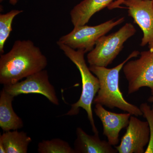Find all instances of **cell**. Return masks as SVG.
<instances>
[{"label":"cell","instance_id":"14","mask_svg":"<svg viewBox=\"0 0 153 153\" xmlns=\"http://www.w3.org/2000/svg\"><path fill=\"white\" fill-rule=\"evenodd\" d=\"M32 141L27 133L18 130L5 132L0 135V143L4 146L6 153H27Z\"/></svg>","mask_w":153,"mask_h":153},{"label":"cell","instance_id":"19","mask_svg":"<svg viewBox=\"0 0 153 153\" xmlns=\"http://www.w3.org/2000/svg\"><path fill=\"white\" fill-rule=\"evenodd\" d=\"M9 1H10V3L11 4L14 5L16 4L18 0H9Z\"/></svg>","mask_w":153,"mask_h":153},{"label":"cell","instance_id":"3","mask_svg":"<svg viewBox=\"0 0 153 153\" xmlns=\"http://www.w3.org/2000/svg\"><path fill=\"white\" fill-rule=\"evenodd\" d=\"M57 44L66 57L78 68L82 80V92L79 100L71 105V109L65 115H76L79 113V108L85 110L92 131L94 134H99L98 129L96 126L94 119L92 104L100 88L99 80L97 76L93 75L89 67L87 66L84 58L85 53L84 50H75L58 41Z\"/></svg>","mask_w":153,"mask_h":153},{"label":"cell","instance_id":"9","mask_svg":"<svg viewBox=\"0 0 153 153\" xmlns=\"http://www.w3.org/2000/svg\"><path fill=\"white\" fill-rule=\"evenodd\" d=\"M123 4L128 10V16L142 30L143 37L140 46L148 44L150 51L153 52L152 0H125Z\"/></svg>","mask_w":153,"mask_h":153},{"label":"cell","instance_id":"2","mask_svg":"<svg viewBox=\"0 0 153 153\" xmlns=\"http://www.w3.org/2000/svg\"><path fill=\"white\" fill-rule=\"evenodd\" d=\"M140 54L138 51H134L122 63L113 68L89 65L90 71L98 78L100 85L93 103L101 104L110 109L117 108L137 117L143 115L140 108L125 99L119 88L121 70L126 62Z\"/></svg>","mask_w":153,"mask_h":153},{"label":"cell","instance_id":"12","mask_svg":"<svg viewBox=\"0 0 153 153\" xmlns=\"http://www.w3.org/2000/svg\"><path fill=\"white\" fill-rule=\"evenodd\" d=\"M14 97L4 88L0 92V127L4 132L20 129L24 126L22 119L13 108Z\"/></svg>","mask_w":153,"mask_h":153},{"label":"cell","instance_id":"7","mask_svg":"<svg viewBox=\"0 0 153 153\" xmlns=\"http://www.w3.org/2000/svg\"><path fill=\"white\" fill-rule=\"evenodd\" d=\"M25 78L15 84L4 85L3 88L15 97L22 94H41L52 104L59 105V99L55 87L49 81L47 70L44 69Z\"/></svg>","mask_w":153,"mask_h":153},{"label":"cell","instance_id":"13","mask_svg":"<svg viewBox=\"0 0 153 153\" xmlns=\"http://www.w3.org/2000/svg\"><path fill=\"white\" fill-rule=\"evenodd\" d=\"M114 0H83L71 10L70 15L74 27L86 25L94 14Z\"/></svg>","mask_w":153,"mask_h":153},{"label":"cell","instance_id":"15","mask_svg":"<svg viewBox=\"0 0 153 153\" xmlns=\"http://www.w3.org/2000/svg\"><path fill=\"white\" fill-rule=\"evenodd\" d=\"M38 146L39 153H75L74 148L67 142L60 138L43 140Z\"/></svg>","mask_w":153,"mask_h":153},{"label":"cell","instance_id":"10","mask_svg":"<svg viewBox=\"0 0 153 153\" xmlns=\"http://www.w3.org/2000/svg\"><path fill=\"white\" fill-rule=\"evenodd\" d=\"M94 112L101 120L103 126V134L112 146L119 142L120 132L127 128L131 114L130 113H116L107 110L101 104H95Z\"/></svg>","mask_w":153,"mask_h":153},{"label":"cell","instance_id":"20","mask_svg":"<svg viewBox=\"0 0 153 153\" xmlns=\"http://www.w3.org/2000/svg\"><path fill=\"white\" fill-rule=\"evenodd\" d=\"M148 101L150 102L153 103V95L151 96L148 99Z\"/></svg>","mask_w":153,"mask_h":153},{"label":"cell","instance_id":"5","mask_svg":"<svg viewBox=\"0 0 153 153\" xmlns=\"http://www.w3.org/2000/svg\"><path fill=\"white\" fill-rule=\"evenodd\" d=\"M124 20L125 18L122 17L116 21L112 19L96 26H76L70 33L62 36L57 41L75 50L82 49L85 53L89 52L100 37L123 23Z\"/></svg>","mask_w":153,"mask_h":153},{"label":"cell","instance_id":"18","mask_svg":"<svg viewBox=\"0 0 153 153\" xmlns=\"http://www.w3.org/2000/svg\"><path fill=\"white\" fill-rule=\"evenodd\" d=\"M125 0H116L114 1L111 3L109 6L108 7V8L109 10H112V9L117 8H120V5L123 4V2Z\"/></svg>","mask_w":153,"mask_h":153},{"label":"cell","instance_id":"4","mask_svg":"<svg viewBox=\"0 0 153 153\" xmlns=\"http://www.w3.org/2000/svg\"><path fill=\"white\" fill-rule=\"evenodd\" d=\"M136 33L134 25L126 23L115 33L102 36L88 54L89 65L106 67L111 64L122 50L126 41Z\"/></svg>","mask_w":153,"mask_h":153},{"label":"cell","instance_id":"16","mask_svg":"<svg viewBox=\"0 0 153 153\" xmlns=\"http://www.w3.org/2000/svg\"><path fill=\"white\" fill-rule=\"evenodd\" d=\"M23 12L21 10H12L6 14L0 15V53L4 52V47L12 31V23L14 18Z\"/></svg>","mask_w":153,"mask_h":153},{"label":"cell","instance_id":"8","mask_svg":"<svg viewBox=\"0 0 153 153\" xmlns=\"http://www.w3.org/2000/svg\"><path fill=\"white\" fill-rule=\"evenodd\" d=\"M150 131L149 123L131 116L126 131L121 139L120 144L114 148L119 153H143L149 144Z\"/></svg>","mask_w":153,"mask_h":153},{"label":"cell","instance_id":"21","mask_svg":"<svg viewBox=\"0 0 153 153\" xmlns=\"http://www.w3.org/2000/svg\"><path fill=\"white\" fill-rule=\"evenodd\" d=\"M152 1H153V0H152Z\"/></svg>","mask_w":153,"mask_h":153},{"label":"cell","instance_id":"6","mask_svg":"<svg viewBox=\"0 0 153 153\" xmlns=\"http://www.w3.org/2000/svg\"><path fill=\"white\" fill-rule=\"evenodd\" d=\"M140 55L138 59L128 61L123 68L128 82V94L146 87L150 88L153 95V52L143 51Z\"/></svg>","mask_w":153,"mask_h":153},{"label":"cell","instance_id":"11","mask_svg":"<svg viewBox=\"0 0 153 153\" xmlns=\"http://www.w3.org/2000/svg\"><path fill=\"white\" fill-rule=\"evenodd\" d=\"M76 139L74 143L75 153H117L108 141L102 140L99 134L90 135L80 127L76 129Z\"/></svg>","mask_w":153,"mask_h":153},{"label":"cell","instance_id":"1","mask_svg":"<svg viewBox=\"0 0 153 153\" xmlns=\"http://www.w3.org/2000/svg\"><path fill=\"white\" fill-rule=\"evenodd\" d=\"M47 57L30 40H18L11 50L0 57V83L15 84L45 69Z\"/></svg>","mask_w":153,"mask_h":153},{"label":"cell","instance_id":"17","mask_svg":"<svg viewBox=\"0 0 153 153\" xmlns=\"http://www.w3.org/2000/svg\"><path fill=\"white\" fill-rule=\"evenodd\" d=\"M140 108L149 123L150 131L149 142L145 153H153V105L151 107L147 103H143L140 105Z\"/></svg>","mask_w":153,"mask_h":153}]
</instances>
